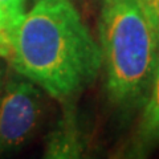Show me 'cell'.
Here are the masks:
<instances>
[{
	"label": "cell",
	"instance_id": "obj_7",
	"mask_svg": "<svg viewBox=\"0 0 159 159\" xmlns=\"http://www.w3.org/2000/svg\"><path fill=\"white\" fill-rule=\"evenodd\" d=\"M24 4L25 0H0V8H3L16 24L20 23L25 13Z\"/></svg>",
	"mask_w": 159,
	"mask_h": 159
},
{
	"label": "cell",
	"instance_id": "obj_8",
	"mask_svg": "<svg viewBox=\"0 0 159 159\" xmlns=\"http://www.w3.org/2000/svg\"><path fill=\"white\" fill-rule=\"evenodd\" d=\"M141 3L152 24L154 32L157 34L159 44V0H141Z\"/></svg>",
	"mask_w": 159,
	"mask_h": 159
},
{
	"label": "cell",
	"instance_id": "obj_2",
	"mask_svg": "<svg viewBox=\"0 0 159 159\" xmlns=\"http://www.w3.org/2000/svg\"><path fill=\"white\" fill-rule=\"evenodd\" d=\"M99 43L111 102L130 107L145 99L159 61V44L141 0H103Z\"/></svg>",
	"mask_w": 159,
	"mask_h": 159
},
{
	"label": "cell",
	"instance_id": "obj_9",
	"mask_svg": "<svg viewBox=\"0 0 159 159\" xmlns=\"http://www.w3.org/2000/svg\"><path fill=\"white\" fill-rule=\"evenodd\" d=\"M3 76H4V72H3V68L0 66V92H2V85H3Z\"/></svg>",
	"mask_w": 159,
	"mask_h": 159
},
{
	"label": "cell",
	"instance_id": "obj_5",
	"mask_svg": "<svg viewBox=\"0 0 159 159\" xmlns=\"http://www.w3.org/2000/svg\"><path fill=\"white\" fill-rule=\"evenodd\" d=\"M139 135L146 143L159 141V61L147 92V102L143 109Z\"/></svg>",
	"mask_w": 159,
	"mask_h": 159
},
{
	"label": "cell",
	"instance_id": "obj_1",
	"mask_svg": "<svg viewBox=\"0 0 159 159\" xmlns=\"http://www.w3.org/2000/svg\"><path fill=\"white\" fill-rule=\"evenodd\" d=\"M9 57L19 74L62 101L90 85L102 65L70 0H37L15 29Z\"/></svg>",
	"mask_w": 159,
	"mask_h": 159
},
{
	"label": "cell",
	"instance_id": "obj_4",
	"mask_svg": "<svg viewBox=\"0 0 159 159\" xmlns=\"http://www.w3.org/2000/svg\"><path fill=\"white\" fill-rule=\"evenodd\" d=\"M85 151V139L78 126L77 118L72 110H68L60 119L47 139V158H78Z\"/></svg>",
	"mask_w": 159,
	"mask_h": 159
},
{
	"label": "cell",
	"instance_id": "obj_3",
	"mask_svg": "<svg viewBox=\"0 0 159 159\" xmlns=\"http://www.w3.org/2000/svg\"><path fill=\"white\" fill-rule=\"evenodd\" d=\"M41 97L33 82L11 81L0 99V155L29 141L40 123Z\"/></svg>",
	"mask_w": 159,
	"mask_h": 159
},
{
	"label": "cell",
	"instance_id": "obj_6",
	"mask_svg": "<svg viewBox=\"0 0 159 159\" xmlns=\"http://www.w3.org/2000/svg\"><path fill=\"white\" fill-rule=\"evenodd\" d=\"M17 24L9 15L0 8V57H9L12 49V39Z\"/></svg>",
	"mask_w": 159,
	"mask_h": 159
}]
</instances>
